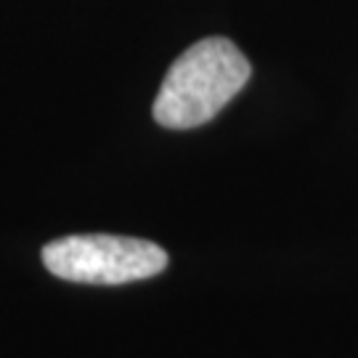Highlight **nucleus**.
<instances>
[{
	"mask_svg": "<svg viewBox=\"0 0 358 358\" xmlns=\"http://www.w3.org/2000/svg\"><path fill=\"white\" fill-rule=\"evenodd\" d=\"M250 62L226 38H205L180 53L154 99V120L170 130L210 122L247 85Z\"/></svg>",
	"mask_w": 358,
	"mask_h": 358,
	"instance_id": "f257e3e1",
	"label": "nucleus"
},
{
	"mask_svg": "<svg viewBox=\"0 0 358 358\" xmlns=\"http://www.w3.org/2000/svg\"><path fill=\"white\" fill-rule=\"evenodd\" d=\"M53 276L77 284H128L167 268V252L154 242L112 234H80L56 239L43 250Z\"/></svg>",
	"mask_w": 358,
	"mask_h": 358,
	"instance_id": "f03ea898",
	"label": "nucleus"
}]
</instances>
